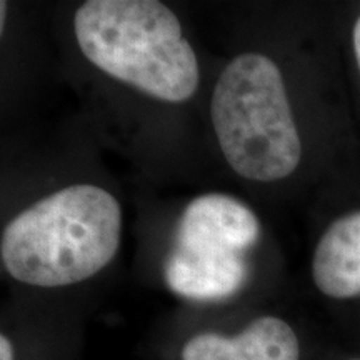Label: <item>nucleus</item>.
Masks as SVG:
<instances>
[{"label":"nucleus","mask_w":360,"mask_h":360,"mask_svg":"<svg viewBox=\"0 0 360 360\" xmlns=\"http://www.w3.org/2000/svg\"><path fill=\"white\" fill-rule=\"evenodd\" d=\"M0 360H13V349L6 335L0 337Z\"/></svg>","instance_id":"7"},{"label":"nucleus","mask_w":360,"mask_h":360,"mask_svg":"<svg viewBox=\"0 0 360 360\" xmlns=\"http://www.w3.org/2000/svg\"><path fill=\"white\" fill-rule=\"evenodd\" d=\"M352 40H354V52L355 57H357V64L360 67V17L355 22L354 25V34H352Z\"/></svg>","instance_id":"8"},{"label":"nucleus","mask_w":360,"mask_h":360,"mask_svg":"<svg viewBox=\"0 0 360 360\" xmlns=\"http://www.w3.org/2000/svg\"><path fill=\"white\" fill-rule=\"evenodd\" d=\"M260 224L249 207L224 193L193 199L180 215L169 257L214 265H247L244 254L257 244Z\"/></svg>","instance_id":"4"},{"label":"nucleus","mask_w":360,"mask_h":360,"mask_svg":"<svg viewBox=\"0 0 360 360\" xmlns=\"http://www.w3.org/2000/svg\"><path fill=\"white\" fill-rule=\"evenodd\" d=\"M74 32L97 69L162 102H186L199 87V62L182 25L157 0H89Z\"/></svg>","instance_id":"2"},{"label":"nucleus","mask_w":360,"mask_h":360,"mask_svg":"<svg viewBox=\"0 0 360 360\" xmlns=\"http://www.w3.org/2000/svg\"><path fill=\"white\" fill-rule=\"evenodd\" d=\"M312 277L332 299L360 295V212L344 215L327 229L315 247Z\"/></svg>","instance_id":"6"},{"label":"nucleus","mask_w":360,"mask_h":360,"mask_svg":"<svg viewBox=\"0 0 360 360\" xmlns=\"http://www.w3.org/2000/svg\"><path fill=\"white\" fill-rule=\"evenodd\" d=\"M210 117L229 165L249 180L289 177L302 157L282 74L260 53H242L215 84Z\"/></svg>","instance_id":"3"},{"label":"nucleus","mask_w":360,"mask_h":360,"mask_svg":"<svg viewBox=\"0 0 360 360\" xmlns=\"http://www.w3.org/2000/svg\"><path fill=\"white\" fill-rule=\"evenodd\" d=\"M295 332L282 319L265 315L240 334L225 337L214 332L192 337L184 345L182 360H299Z\"/></svg>","instance_id":"5"},{"label":"nucleus","mask_w":360,"mask_h":360,"mask_svg":"<svg viewBox=\"0 0 360 360\" xmlns=\"http://www.w3.org/2000/svg\"><path fill=\"white\" fill-rule=\"evenodd\" d=\"M4 24H6V2H0V25H2V29Z\"/></svg>","instance_id":"9"},{"label":"nucleus","mask_w":360,"mask_h":360,"mask_svg":"<svg viewBox=\"0 0 360 360\" xmlns=\"http://www.w3.org/2000/svg\"><path fill=\"white\" fill-rule=\"evenodd\" d=\"M352 360H360V359H352Z\"/></svg>","instance_id":"10"},{"label":"nucleus","mask_w":360,"mask_h":360,"mask_svg":"<svg viewBox=\"0 0 360 360\" xmlns=\"http://www.w3.org/2000/svg\"><path fill=\"white\" fill-rule=\"evenodd\" d=\"M122 209L105 188L75 184L35 202L4 229L0 257L15 281L65 287L114 260Z\"/></svg>","instance_id":"1"}]
</instances>
